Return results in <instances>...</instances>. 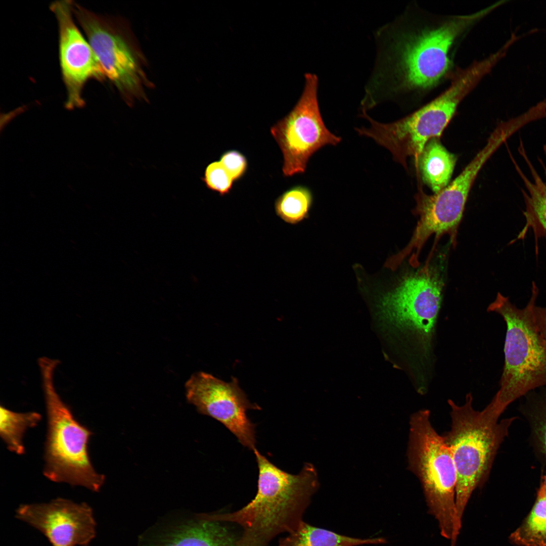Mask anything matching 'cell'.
<instances>
[{
	"mask_svg": "<svg viewBox=\"0 0 546 546\" xmlns=\"http://www.w3.org/2000/svg\"><path fill=\"white\" fill-rule=\"evenodd\" d=\"M502 6L496 2L466 14L430 12L412 2L374 32L375 57L360 111L391 101L415 105L450 81L459 49L472 30Z\"/></svg>",
	"mask_w": 546,
	"mask_h": 546,
	"instance_id": "obj_1",
	"label": "cell"
},
{
	"mask_svg": "<svg viewBox=\"0 0 546 546\" xmlns=\"http://www.w3.org/2000/svg\"><path fill=\"white\" fill-rule=\"evenodd\" d=\"M253 451L258 468L254 498L236 512L207 514L212 519L242 527L237 546H268L278 534L295 530L318 487L316 471L311 464L293 475L277 467L256 448Z\"/></svg>",
	"mask_w": 546,
	"mask_h": 546,
	"instance_id": "obj_2",
	"label": "cell"
},
{
	"mask_svg": "<svg viewBox=\"0 0 546 546\" xmlns=\"http://www.w3.org/2000/svg\"><path fill=\"white\" fill-rule=\"evenodd\" d=\"M493 69L492 62L487 58L475 60L465 68L458 66L448 86L412 113L384 123L361 111L360 116L369 121V126L356 130L388 150L394 160L407 170V158L416 159L429 141L440 138L461 103Z\"/></svg>",
	"mask_w": 546,
	"mask_h": 546,
	"instance_id": "obj_3",
	"label": "cell"
},
{
	"mask_svg": "<svg viewBox=\"0 0 546 546\" xmlns=\"http://www.w3.org/2000/svg\"><path fill=\"white\" fill-rule=\"evenodd\" d=\"M447 402L451 408V428L443 436L451 450L457 474L454 528L457 534L473 492L487 481L497 451L517 418L499 421L503 413L489 403L481 411L475 410L471 393L467 394L462 405L451 399Z\"/></svg>",
	"mask_w": 546,
	"mask_h": 546,
	"instance_id": "obj_4",
	"label": "cell"
},
{
	"mask_svg": "<svg viewBox=\"0 0 546 546\" xmlns=\"http://www.w3.org/2000/svg\"><path fill=\"white\" fill-rule=\"evenodd\" d=\"M443 287L441 276L428 259L421 268L405 276L380 303L385 322L406 338L412 374L420 380L433 377L434 340Z\"/></svg>",
	"mask_w": 546,
	"mask_h": 546,
	"instance_id": "obj_5",
	"label": "cell"
},
{
	"mask_svg": "<svg viewBox=\"0 0 546 546\" xmlns=\"http://www.w3.org/2000/svg\"><path fill=\"white\" fill-rule=\"evenodd\" d=\"M538 295V287L533 281L531 296L524 308L517 307L508 297L498 292L487 309L500 315L507 326L499 388L490 402L503 413L517 399L546 386V340L534 315Z\"/></svg>",
	"mask_w": 546,
	"mask_h": 546,
	"instance_id": "obj_6",
	"label": "cell"
},
{
	"mask_svg": "<svg viewBox=\"0 0 546 546\" xmlns=\"http://www.w3.org/2000/svg\"><path fill=\"white\" fill-rule=\"evenodd\" d=\"M38 363L48 418L43 474L53 482L98 492L105 477L96 472L88 455V442L93 433L75 419L54 386V371L59 361L42 357Z\"/></svg>",
	"mask_w": 546,
	"mask_h": 546,
	"instance_id": "obj_7",
	"label": "cell"
},
{
	"mask_svg": "<svg viewBox=\"0 0 546 546\" xmlns=\"http://www.w3.org/2000/svg\"><path fill=\"white\" fill-rule=\"evenodd\" d=\"M407 448L408 469L419 478L429 512L441 535L451 540L456 521V468L449 447L430 422V412L411 416Z\"/></svg>",
	"mask_w": 546,
	"mask_h": 546,
	"instance_id": "obj_8",
	"label": "cell"
},
{
	"mask_svg": "<svg viewBox=\"0 0 546 546\" xmlns=\"http://www.w3.org/2000/svg\"><path fill=\"white\" fill-rule=\"evenodd\" d=\"M484 165L482 160L474 158L462 171L443 189L428 195L418 180V191L415 196L414 212L419 217L417 226L407 245L394 255L398 264L410 255V263L419 266V257L427 240L432 235L436 238L449 236L452 245L457 243L459 225L472 187Z\"/></svg>",
	"mask_w": 546,
	"mask_h": 546,
	"instance_id": "obj_9",
	"label": "cell"
},
{
	"mask_svg": "<svg viewBox=\"0 0 546 546\" xmlns=\"http://www.w3.org/2000/svg\"><path fill=\"white\" fill-rule=\"evenodd\" d=\"M319 79L304 75L302 94L289 113L270 127V133L283 155L285 176L303 173L310 157L322 148L336 146L341 139L331 132L323 119L318 100Z\"/></svg>",
	"mask_w": 546,
	"mask_h": 546,
	"instance_id": "obj_10",
	"label": "cell"
},
{
	"mask_svg": "<svg viewBox=\"0 0 546 546\" xmlns=\"http://www.w3.org/2000/svg\"><path fill=\"white\" fill-rule=\"evenodd\" d=\"M72 10L106 78L125 96L143 97L142 68L133 50L114 24L73 1Z\"/></svg>",
	"mask_w": 546,
	"mask_h": 546,
	"instance_id": "obj_11",
	"label": "cell"
},
{
	"mask_svg": "<svg viewBox=\"0 0 546 546\" xmlns=\"http://www.w3.org/2000/svg\"><path fill=\"white\" fill-rule=\"evenodd\" d=\"M185 387L188 402L198 412L222 424L248 449L256 447L255 425L248 418L249 410H260L251 403L234 377L224 382L211 374L198 372L187 380Z\"/></svg>",
	"mask_w": 546,
	"mask_h": 546,
	"instance_id": "obj_12",
	"label": "cell"
},
{
	"mask_svg": "<svg viewBox=\"0 0 546 546\" xmlns=\"http://www.w3.org/2000/svg\"><path fill=\"white\" fill-rule=\"evenodd\" d=\"M72 3L58 1L50 7L58 25L59 62L67 93L65 106L68 110L84 106L82 93L88 81L106 79L91 46L75 23Z\"/></svg>",
	"mask_w": 546,
	"mask_h": 546,
	"instance_id": "obj_13",
	"label": "cell"
},
{
	"mask_svg": "<svg viewBox=\"0 0 546 546\" xmlns=\"http://www.w3.org/2000/svg\"><path fill=\"white\" fill-rule=\"evenodd\" d=\"M16 517L41 532L52 546H88L96 535L93 510L85 503L59 497L23 504Z\"/></svg>",
	"mask_w": 546,
	"mask_h": 546,
	"instance_id": "obj_14",
	"label": "cell"
},
{
	"mask_svg": "<svg viewBox=\"0 0 546 546\" xmlns=\"http://www.w3.org/2000/svg\"><path fill=\"white\" fill-rule=\"evenodd\" d=\"M239 538L222 521L199 514L154 527L139 546H237Z\"/></svg>",
	"mask_w": 546,
	"mask_h": 546,
	"instance_id": "obj_15",
	"label": "cell"
},
{
	"mask_svg": "<svg viewBox=\"0 0 546 546\" xmlns=\"http://www.w3.org/2000/svg\"><path fill=\"white\" fill-rule=\"evenodd\" d=\"M518 151L527 164L532 179L527 177L510 154L515 169L525 188V189H521L525 204V209L523 211L525 224L511 243L524 239L528 231L531 230L534 234L535 251L537 254L539 239L541 238L546 239V184L529 158L524 145L521 144L518 147Z\"/></svg>",
	"mask_w": 546,
	"mask_h": 546,
	"instance_id": "obj_16",
	"label": "cell"
},
{
	"mask_svg": "<svg viewBox=\"0 0 546 546\" xmlns=\"http://www.w3.org/2000/svg\"><path fill=\"white\" fill-rule=\"evenodd\" d=\"M457 156L442 144L440 138L431 139L415 159L421 179L437 193L449 183L457 162Z\"/></svg>",
	"mask_w": 546,
	"mask_h": 546,
	"instance_id": "obj_17",
	"label": "cell"
},
{
	"mask_svg": "<svg viewBox=\"0 0 546 546\" xmlns=\"http://www.w3.org/2000/svg\"><path fill=\"white\" fill-rule=\"evenodd\" d=\"M523 397L519 410L527 421L534 454L546 471V386L531 391Z\"/></svg>",
	"mask_w": 546,
	"mask_h": 546,
	"instance_id": "obj_18",
	"label": "cell"
},
{
	"mask_svg": "<svg viewBox=\"0 0 546 546\" xmlns=\"http://www.w3.org/2000/svg\"><path fill=\"white\" fill-rule=\"evenodd\" d=\"M386 542L383 538L351 537L315 527L302 521L295 530L280 540L279 546H357Z\"/></svg>",
	"mask_w": 546,
	"mask_h": 546,
	"instance_id": "obj_19",
	"label": "cell"
},
{
	"mask_svg": "<svg viewBox=\"0 0 546 546\" xmlns=\"http://www.w3.org/2000/svg\"><path fill=\"white\" fill-rule=\"evenodd\" d=\"M510 539L518 546H546V492L538 488L530 513Z\"/></svg>",
	"mask_w": 546,
	"mask_h": 546,
	"instance_id": "obj_20",
	"label": "cell"
},
{
	"mask_svg": "<svg viewBox=\"0 0 546 546\" xmlns=\"http://www.w3.org/2000/svg\"><path fill=\"white\" fill-rule=\"evenodd\" d=\"M0 435L8 449L18 454L25 452L23 438L26 430L36 426L41 420L36 412L17 413L0 407Z\"/></svg>",
	"mask_w": 546,
	"mask_h": 546,
	"instance_id": "obj_21",
	"label": "cell"
},
{
	"mask_svg": "<svg viewBox=\"0 0 546 546\" xmlns=\"http://www.w3.org/2000/svg\"><path fill=\"white\" fill-rule=\"evenodd\" d=\"M312 202L310 190L305 186H296L277 198L275 210L277 215L284 222L296 224L307 217Z\"/></svg>",
	"mask_w": 546,
	"mask_h": 546,
	"instance_id": "obj_22",
	"label": "cell"
},
{
	"mask_svg": "<svg viewBox=\"0 0 546 546\" xmlns=\"http://www.w3.org/2000/svg\"><path fill=\"white\" fill-rule=\"evenodd\" d=\"M202 180L208 189L220 196L230 193L234 181L219 161H213L207 165Z\"/></svg>",
	"mask_w": 546,
	"mask_h": 546,
	"instance_id": "obj_23",
	"label": "cell"
},
{
	"mask_svg": "<svg viewBox=\"0 0 546 546\" xmlns=\"http://www.w3.org/2000/svg\"><path fill=\"white\" fill-rule=\"evenodd\" d=\"M234 181L241 179L248 168V161L240 152L232 150L225 151L219 160Z\"/></svg>",
	"mask_w": 546,
	"mask_h": 546,
	"instance_id": "obj_24",
	"label": "cell"
},
{
	"mask_svg": "<svg viewBox=\"0 0 546 546\" xmlns=\"http://www.w3.org/2000/svg\"><path fill=\"white\" fill-rule=\"evenodd\" d=\"M534 315L537 327L546 340V306L536 305L534 307Z\"/></svg>",
	"mask_w": 546,
	"mask_h": 546,
	"instance_id": "obj_25",
	"label": "cell"
},
{
	"mask_svg": "<svg viewBox=\"0 0 546 546\" xmlns=\"http://www.w3.org/2000/svg\"><path fill=\"white\" fill-rule=\"evenodd\" d=\"M543 153H544V157H545V162H546V144H545L543 146ZM538 160H539V161L541 165V166L542 167V168L543 169L544 174L545 178H546V162L544 163V161L542 160H541V159H540L539 158H538ZM545 183L546 184V182H545Z\"/></svg>",
	"mask_w": 546,
	"mask_h": 546,
	"instance_id": "obj_26",
	"label": "cell"
}]
</instances>
